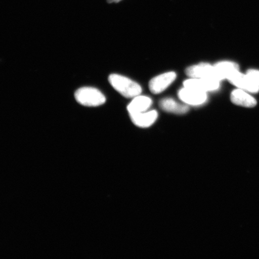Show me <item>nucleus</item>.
Returning <instances> with one entry per match:
<instances>
[{
	"label": "nucleus",
	"instance_id": "f257e3e1",
	"mask_svg": "<svg viewBox=\"0 0 259 259\" xmlns=\"http://www.w3.org/2000/svg\"><path fill=\"white\" fill-rule=\"evenodd\" d=\"M109 82L113 89L126 98H134L142 93V90L139 83L121 74H111Z\"/></svg>",
	"mask_w": 259,
	"mask_h": 259
},
{
	"label": "nucleus",
	"instance_id": "f03ea898",
	"mask_svg": "<svg viewBox=\"0 0 259 259\" xmlns=\"http://www.w3.org/2000/svg\"><path fill=\"white\" fill-rule=\"evenodd\" d=\"M74 97L81 105L89 107L101 106L106 102V97L100 90L93 87H82L76 91Z\"/></svg>",
	"mask_w": 259,
	"mask_h": 259
},
{
	"label": "nucleus",
	"instance_id": "7ed1b4c3",
	"mask_svg": "<svg viewBox=\"0 0 259 259\" xmlns=\"http://www.w3.org/2000/svg\"><path fill=\"white\" fill-rule=\"evenodd\" d=\"M178 95L181 101L188 106L202 105L208 100L207 93L189 87H184L180 89Z\"/></svg>",
	"mask_w": 259,
	"mask_h": 259
},
{
	"label": "nucleus",
	"instance_id": "20e7f679",
	"mask_svg": "<svg viewBox=\"0 0 259 259\" xmlns=\"http://www.w3.org/2000/svg\"><path fill=\"white\" fill-rule=\"evenodd\" d=\"M176 78L177 74L174 72L162 73L150 80L149 88L152 93L158 95L166 90Z\"/></svg>",
	"mask_w": 259,
	"mask_h": 259
},
{
	"label": "nucleus",
	"instance_id": "39448f33",
	"mask_svg": "<svg viewBox=\"0 0 259 259\" xmlns=\"http://www.w3.org/2000/svg\"><path fill=\"white\" fill-rule=\"evenodd\" d=\"M220 81L218 79L209 78V77L190 78L184 81L183 85L185 87L208 93L218 90L220 87Z\"/></svg>",
	"mask_w": 259,
	"mask_h": 259
},
{
	"label": "nucleus",
	"instance_id": "423d86ee",
	"mask_svg": "<svg viewBox=\"0 0 259 259\" xmlns=\"http://www.w3.org/2000/svg\"><path fill=\"white\" fill-rule=\"evenodd\" d=\"M228 80L233 85L237 87L238 89L246 91L248 93H256L258 92L259 87L247 73L243 74L238 71L233 74Z\"/></svg>",
	"mask_w": 259,
	"mask_h": 259
},
{
	"label": "nucleus",
	"instance_id": "0eeeda50",
	"mask_svg": "<svg viewBox=\"0 0 259 259\" xmlns=\"http://www.w3.org/2000/svg\"><path fill=\"white\" fill-rule=\"evenodd\" d=\"M186 73L190 78L209 77L217 79L213 66L208 63H200L189 67L186 70Z\"/></svg>",
	"mask_w": 259,
	"mask_h": 259
},
{
	"label": "nucleus",
	"instance_id": "6e6552de",
	"mask_svg": "<svg viewBox=\"0 0 259 259\" xmlns=\"http://www.w3.org/2000/svg\"><path fill=\"white\" fill-rule=\"evenodd\" d=\"M129 115L135 125L140 128H148L157 121L158 114L155 110H151Z\"/></svg>",
	"mask_w": 259,
	"mask_h": 259
},
{
	"label": "nucleus",
	"instance_id": "1a4fd4ad",
	"mask_svg": "<svg viewBox=\"0 0 259 259\" xmlns=\"http://www.w3.org/2000/svg\"><path fill=\"white\" fill-rule=\"evenodd\" d=\"M216 79L221 81L229 79L233 74L239 71L237 64L231 61H221L213 65Z\"/></svg>",
	"mask_w": 259,
	"mask_h": 259
},
{
	"label": "nucleus",
	"instance_id": "9d476101",
	"mask_svg": "<svg viewBox=\"0 0 259 259\" xmlns=\"http://www.w3.org/2000/svg\"><path fill=\"white\" fill-rule=\"evenodd\" d=\"M152 104L153 100L150 97L140 95L133 98L127 106V111L129 115L144 112L148 111Z\"/></svg>",
	"mask_w": 259,
	"mask_h": 259
},
{
	"label": "nucleus",
	"instance_id": "9b49d317",
	"mask_svg": "<svg viewBox=\"0 0 259 259\" xmlns=\"http://www.w3.org/2000/svg\"><path fill=\"white\" fill-rule=\"evenodd\" d=\"M231 101L234 104L245 107V108H253L257 104L256 100L246 91L237 89L231 93Z\"/></svg>",
	"mask_w": 259,
	"mask_h": 259
},
{
	"label": "nucleus",
	"instance_id": "f8f14e48",
	"mask_svg": "<svg viewBox=\"0 0 259 259\" xmlns=\"http://www.w3.org/2000/svg\"><path fill=\"white\" fill-rule=\"evenodd\" d=\"M160 108L167 112L175 113V114H186L189 111V106L185 103L177 102L176 100L171 98L161 99L159 103Z\"/></svg>",
	"mask_w": 259,
	"mask_h": 259
},
{
	"label": "nucleus",
	"instance_id": "ddd939ff",
	"mask_svg": "<svg viewBox=\"0 0 259 259\" xmlns=\"http://www.w3.org/2000/svg\"><path fill=\"white\" fill-rule=\"evenodd\" d=\"M247 74L259 87V70L255 69L249 70L247 72Z\"/></svg>",
	"mask_w": 259,
	"mask_h": 259
},
{
	"label": "nucleus",
	"instance_id": "4468645a",
	"mask_svg": "<svg viewBox=\"0 0 259 259\" xmlns=\"http://www.w3.org/2000/svg\"><path fill=\"white\" fill-rule=\"evenodd\" d=\"M121 1H122V0H107V2H108L109 3H117L120 2Z\"/></svg>",
	"mask_w": 259,
	"mask_h": 259
}]
</instances>
